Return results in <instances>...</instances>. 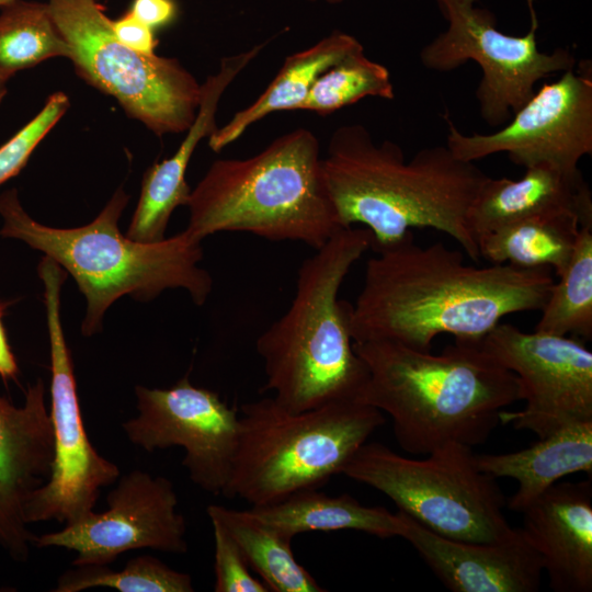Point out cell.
<instances>
[{
	"mask_svg": "<svg viewBox=\"0 0 592 592\" xmlns=\"http://www.w3.org/2000/svg\"><path fill=\"white\" fill-rule=\"evenodd\" d=\"M374 251L350 305L353 342L389 340L431 351L441 334L481 340L505 316L542 310L555 283L549 267L467 264L441 241L419 246L411 230Z\"/></svg>",
	"mask_w": 592,
	"mask_h": 592,
	"instance_id": "6da1fadb",
	"label": "cell"
},
{
	"mask_svg": "<svg viewBox=\"0 0 592 592\" xmlns=\"http://www.w3.org/2000/svg\"><path fill=\"white\" fill-rule=\"evenodd\" d=\"M322 171L341 227L368 229L373 250L412 228H433L480 260L468 212L488 175L446 145L423 148L407 160L398 144L375 143L361 124L341 125L330 136Z\"/></svg>",
	"mask_w": 592,
	"mask_h": 592,
	"instance_id": "7a4b0ae2",
	"label": "cell"
},
{
	"mask_svg": "<svg viewBox=\"0 0 592 592\" xmlns=\"http://www.w3.org/2000/svg\"><path fill=\"white\" fill-rule=\"evenodd\" d=\"M367 368L357 401L390 417L400 447L413 455L449 443L474 447L521 400L519 378L481 346L458 340L440 354L389 340L353 342Z\"/></svg>",
	"mask_w": 592,
	"mask_h": 592,
	"instance_id": "3957f363",
	"label": "cell"
},
{
	"mask_svg": "<svg viewBox=\"0 0 592 592\" xmlns=\"http://www.w3.org/2000/svg\"><path fill=\"white\" fill-rule=\"evenodd\" d=\"M372 242L364 227L337 231L301 262L289 307L257 339L264 390L283 408L300 412L357 400L367 368L353 348L351 304L339 299V291Z\"/></svg>",
	"mask_w": 592,
	"mask_h": 592,
	"instance_id": "277c9868",
	"label": "cell"
},
{
	"mask_svg": "<svg viewBox=\"0 0 592 592\" xmlns=\"http://www.w3.org/2000/svg\"><path fill=\"white\" fill-rule=\"evenodd\" d=\"M128 198L119 187L93 221L61 229L34 220L15 189L0 195V236L44 252L72 275L86 296L83 335L100 331L105 310L124 295L147 301L166 289L183 288L201 306L213 288L210 274L197 265L201 241L185 230L150 243L121 234L118 220Z\"/></svg>",
	"mask_w": 592,
	"mask_h": 592,
	"instance_id": "5b68a950",
	"label": "cell"
},
{
	"mask_svg": "<svg viewBox=\"0 0 592 592\" xmlns=\"http://www.w3.org/2000/svg\"><path fill=\"white\" fill-rule=\"evenodd\" d=\"M186 206L184 230L200 241L220 231H243L317 250L342 229L326 186L318 138L304 127L252 157L214 161Z\"/></svg>",
	"mask_w": 592,
	"mask_h": 592,
	"instance_id": "8992f818",
	"label": "cell"
},
{
	"mask_svg": "<svg viewBox=\"0 0 592 592\" xmlns=\"http://www.w3.org/2000/svg\"><path fill=\"white\" fill-rule=\"evenodd\" d=\"M239 436L223 496L250 506L319 489L385 423L384 413L357 400L293 412L273 397L240 408Z\"/></svg>",
	"mask_w": 592,
	"mask_h": 592,
	"instance_id": "52a82bcc",
	"label": "cell"
},
{
	"mask_svg": "<svg viewBox=\"0 0 592 592\" xmlns=\"http://www.w3.org/2000/svg\"><path fill=\"white\" fill-rule=\"evenodd\" d=\"M342 474L387 496L398 511L442 536L497 542L514 534L496 479L481 471L473 447L449 443L423 458L365 442Z\"/></svg>",
	"mask_w": 592,
	"mask_h": 592,
	"instance_id": "ba28073f",
	"label": "cell"
},
{
	"mask_svg": "<svg viewBox=\"0 0 592 592\" xmlns=\"http://www.w3.org/2000/svg\"><path fill=\"white\" fill-rule=\"evenodd\" d=\"M46 3L81 79L113 96L129 117L159 137L190 128L202 84L177 58L146 55L124 45L99 0Z\"/></svg>",
	"mask_w": 592,
	"mask_h": 592,
	"instance_id": "9c48e42d",
	"label": "cell"
},
{
	"mask_svg": "<svg viewBox=\"0 0 592 592\" xmlns=\"http://www.w3.org/2000/svg\"><path fill=\"white\" fill-rule=\"evenodd\" d=\"M434 1L447 27L421 49L420 61L435 71L477 62L481 79L475 95L481 118L492 127L503 126L534 94L538 81L576 65L568 49L539 50L534 0H527L532 25L522 36L498 30L493 13L477 7L479 0Z\"/></svg>",
	"mask_w": 592,
	"mask_h": 592,
	"instance_id": "30bf717a",
	"label": "cell"
},
{
	"mask_svg": "<svg viewBox=\"0 0 592 592\" xmlns=\"http://www.w3.org/2000/svg\"><path fill=\"white\" fill-rule=\"evenodd\" d=\"M38 275L44 283L50 344L54 460L47 482L29 498L24 516L27 524L57 521L68 525L93 511L101 489L116 482L121 470L98 453L84 429L72 358L60 320L59 295L66 271L45 255L38 264Z\"/></svg>",
	"mask_w": 592,
	"mask_h": 592,
	"instance_id": "8fae6325",
	"label": "cell"
},
{
	"mask_svg": "<svg viewBox=\"0 0 592 592\" xmlns=\"http://www.w3.org/2000/svg\"><path fill=\"white\" fill-rule=\"evenodd\" d=\"M543 84L513 116L491 134L465 135L449 121L446 146L475 162L504 152L524 168L549 163L578 168L592 153V67L589 60Z\"/></svg>",
	"mask_w": 592,
	"mask_h": 592,
	"instance_id": "7c38bea8",
	"label": "cell"
},
{
	"mask_svg": "<svg viewBox=\"0 0 592 592\" xmlns=\"http://www.w3.org/2000/svg\"><path fill=\"white\" fill-rule=\"evenodd\" d=\"M480 343L516 375L526 402L520 411L503 410L501 423L540 439L565 425L592 421V352L582 342L500 322Z\"/></svg>",
	"mask_w": 592,
	"mask_h": 592,
	"instance_id": "4fadbf2b",
	"label": "cell"
},
{
	"mask_svg": "<svg viewBox=\"0 0 592 592\" xmlns=\"http://www.w3.org/2000/svg\"><path fill=\"white\" fill-rule=\"evenodd\" d=\"M135 395L138 415L122 423L128 441L147 452L182 447L193 483L223 494L238 443V411L187 376L170 388L137 385Z\"/></svg>",
	"mask_w": 592,
	"mask_h": 592,
	"instance_id": "5bb4252c",
	"label": "cell"
},
{
	"mask_svg": "<svg viewBox=\"0 0 592 592\" xmlns=\"http://www.w3.org/2000/svg\"><path fill=\"white\" fill-rule=\"evenodd\" d=\"M106 504L102 513L91 511L60 531L36 536L35 545L76 551L72 566L110 565L133 549L187 551L185 519L177 511L178 496L168 478L132 470L119 476Z\"/></svg>",
	"mask_w": 592,
	"mask_h": 592,
	"instance_id": "9a60e30c",
	"label": "cell"
},
{
	"mask_svg": "<svg viewBox=\"0 0 592 592\" xmlns=\"http://www.w3.org/2000/svg\"><path fill=\"white\" fill-rule=\"evenodd\" d=\"M54 460V429L41 378L29 385L22 406L0 396V551L29 559L35 545L24 509L47 482Z\"/></svg>",
	"mask_w": 592,
	"mask_h": 592,
	"instance_id": "2e32d148",
	"label": "cell"
},
{
	"mask_svg": "<svg viewBox=\"0 0 592 592\" xmlns=\"http://www.w3.org/2000/svg\"><path fill=\"white\" fill-rule=\"evenodd\" d=\"M401 512V511H400ZM403 514L402 538L453 592H535L543 565L521 528L497 542L442 536Z\"/></svg>",
	"mask_w": 592,
	"mask_h": 592,
	"instance_id": "e0dca14e",
	"label": "cell"
},
{
	"mask_svg": "<svg viewBox=\"0 0 592 592\" xmlns=\"http://www.w3.org/2000/svg\"><path fill=\"white\" fill-rule=\"evenodd\" d=\"M521 528L556 592L592 590V485L560 482L523 512Z\"/></svg>",
	"mask_w": 592,
	"mask_h": 592,
	"instance_id": "ac0fdd59",
	"label": "cell"
},
{
	"mask_svg": "<svg viewBox=\"0 0 592 592\" xmlns=\"http://www.w3.org/2000/svg\"><path fill=\"white\" fill-rule=\"evenodd\" d=\"M266 42L236 55L223 57L219 70L202 83L197 114L174 153L149 167L143 178L141 192L126 236L139 242L163 240L173 210L186 206L191 189L185 173L200 141L218 127L216 113L221 95L235 78L260 54Z\"/></svg>",
	"mask_w": 592,
	"mask_h": 592,
	"instance_id": "d6986e66",
	"label": "cell"
},
{
	"mask_svg": "<svg viewBox=\"0 0 592 592\" xmlns=\"http://www.w3.org/2000/svg\"><path fill=\"white\" fill-rule=\"evenodd\" d=\"M570 210L592 227V194L578 168L538 163L522 178L493 179L481 184L468 212V226L478 243L482 236L519 219Z\"/></svg>",
	"mask_w": 592,
	"mask_h": 592,
	"instance_id": "ffe728a7",
	"label": "cell"
},
{
	"mask_svg": "<svg viewBox=\"0 0 592 592\" xmlns=\"http://www.w3.org/2000/svg\"><path fill=\"white\" fill-rule=\"evenodd\" d=\"M478 468L494 479L511 478L517 489L508 500L522 513L560 478L592 473V421L565 425L531 446L504 454H476Z\"/></svg>",
	"mask_w": 592,
	"mask_h": 592,
	"instance_id": "44dd1931",
	"label": "cell"
},
{
	"mask_svg": "<svg viewBox=\"0 0 592 592\" xmlns=\"http://www.w3.org/2000/svg\"><path fill=\"white\" fill-rule=\"evenodd\" d=\"M363 48L361 42L351 34L334 31L311 47L286 57L277 75L259 98L238 111L223 127H218L208 137V146L218 152L237 140L250 125L269 114L299 110L314 83L326 70Z\"/></svg>",
	"mask_w": 592,
	"mask_h": 592,
	"instance_id": "7402d4cb",
	"label": "cell"
},
{
	"mask_svg": "<svg viewBox=\"0 0 592 592\" xmlns=\"http://www.w3.org/2000/svg\"><path fill=\"white\" fill-rule=\"evenodd\" d=\"M249 514L284 535L312 531H358L380 538L401 537L405 526L400 511L363 505L348 493L330 497L318 489L303 490L284 500L246 509Z\"/></svg>",
	"mask_w": 592,
	"mask_h": 592,
	"instance_id": "603a6c76",
	"label": "cell"
},
{
	"mask_svg": "<svg viewBox=\"0 0 592 592\" xmlns=\"http://www.w3.org/2000/svg\"><path fill=\"white\" fill-rule=\"evenodd\" d=\"M584 226L570 210L549 212L506 224L478 239L480 259L491 264L549 267L560 276Z\"/></svg>",
	"mask_w": 592,
	"mask_h": 592,
	"instance_id": "cb8c5ba5",
	"label": "cell"
},
{
	"mask_svg": "<svg viewBox=\"0 0 592 592\" xmlns=\"http://www.w3.org/2000/svg\"><path fill=\"white\" fill-rule=\"evenodd\" d=\"M206 512L224 524L240 547L250 569L259 574L269 591H326L296 560L291 546L293 538L253 517L247 510L210 504Z\"/></svg>",
	"mask_w": 592,
	"mask_h": 592,
	"instance_id": "d4e9b609",
	"label": "cell"
},
{
	"mask_svg": "<svg viewBox=\"0 0 592 592\" xmlns=\"http://www.w3.org/2000/svg\"><path fill=\"white\" fill-rule=\"evenodd\" d=\"M70 48L46 2L14 0L0 8V73L11 78Z\"/></svg>",
	"mask_w": 592,
	"mask_h": 592,
	"instance_id": "484cf974",
	"label": "cell"
},
{
	"mask_svg": "<svg viewBox=\"0 0 592 592\" xmlns=\"http://www.w3.org/2000/svg\"><path fill=\"white\" fill-rule=\"evenodd\" d=\"M554 283L534 331L592 338V227H582L570 261Z\"/></svg>",
	"mask_w": 592,
	"mask_h": 592,
	"instance_id": "4316f807",
	"label": "cell"
},
{
	"mask_svg": "<svg viewBox=\"0 0 592 592\" xmlns=\"http://www.w3.org/2000/svg\"><path fill=\"white\" fill-rule=\"evenodd\" d=\"M366 96L392 100L395 91L387 67L369 59L363 48L326 70L299 110L329 115Z\"/></svg>",
	"mask_w": 592,
	"mask_h": 592,
	"instance_id": "83f0119b",
	"label": "cell"
},
{
	"mask_svg": "<svg viewBox=\"0 0 592 592\" xmlns=\"http://www.w3.org/2000/svg\"><path fill=\"white\" fill-rule=\"evenodd\" d=\"M109 566H73L59 576L52 591L79 592L91 588H111L121 592L194 591L189 573L177 571L150 555L132 558L121 571Z\"/></svg>",
	"mask_w": 592,
	"mask_h": 592,
	"instance_id": "f1b7e54d",
	"label": "cell"
},
{
	"mask_svg": "<svg viewBox=\"0 0 592 592\" xmlns=\"http://www.w3.org/2000/svg\"><path fill=\"white\" fill-rule=\"evenodd\" d=\"M64 92L50 94L42 110L0 147V185L19 174L34 149L69 109Z\"/></svg>",
	"mask_w": 592,
	"mask_h": 592,
	"instance_id": "f546056e",
	"label": "cell"
},
{
	"mask_svg": "<svg viewBox=\"0 0 592 592\" xmlns=\"http://www.w3.org/2000/svg\"><path fill=\"white\" fill-rule=\"evenodd\" d=\"M214 535L215 592H267L266 585L250 572V567L236 540L224 524L208 516Z\"/></svg>",
	"mask_w": 592,
	"mask_h": 592,
	"instance_id": "4dcf8cb0",
	"label": "cell"
},
{
	"mask_svg": "<svg viewBox=\"0 0 592 592\" xmlns=\"http://www.w3.org/2000/svg\"><path fill=\"white\" fill-rule=\"evenodd\" d=\"M114 35L129 48L146 55L156 54L158 39L155 30L146 25L129 11L116 20H111Z\"/></svg>",
	"mask_w": 592,
	"mask_h": 592,
	"instance_id": "1f68e13d",
	"label": "cell"
},
{
	"mask_svg": "<svg viewBox=\"0 0 592 592\" xmlns=\"http://www.w3.org/2000/svg\"><path fill=\"white\" fill-rule=\"evenodd\" d=\"M128 11L155 30L170 24L175 19L178 5L174 0H133Z\"/></svg>",
	"mask_w": 592,
	"mask_h": 592,
	"instance_id": "d6a6232c",
	"label": "cell"
},
{
	"mask_svg": "<svg viewBox=\"0 0 592 592\" xmlns=\"http://www.w3.org/2000/svg\"><path fill=\"white\" fill-rule=\"evenodd\" d=\"M4 309L5 305L0 303V377L4 383H8L9 380H16L19 366L2 322Z\"/></svg>",
	"mask_w": 592,
	"mask_h": 592,
	"instance_id": "836d02e7",
	"label": "cell"
},
{
	"mask_svg": "<svg viewBox=\"0 0 592 592\" xmlns=\"http://www.w3.org/2000/svg\"><path fill=\"white\" fill-rule=\"evenodd\" d=\"M8 81H9V78L0 73V103L7 93Z\"/></svg>",
	"mask_w": 592,
	"mask_h": 592,
	"instance_id": "e575fe53",
	"label": "cell"
},
{
	"mask_svg": "<svg viewBox=\"0 0 592 592\" xmlns=\"http://www.w3.org/2000/svg\"><path fill=\"white\" fill-rule=\"evenodd\" d=\"M12 1H14V0H0V8H2L3 5H5V4H8V3L12 2Z\"/></svg>",
	"mask_w": 592,
	"mask_h": 592,
	"instance_id": "d590c367",
	"label": "cell"
},
{
	"mask_svg": "<svg viewBox=\"0 0 592 592\" xmlns=\"http://www.w3.org/2000/svg\"><path fill=\"white\" fill-rule=\"evenodd\" d=\"M330 3H338V2H341L342 0H328Z\"/></svg>",
	"mask_w": 592,
	"mask_h": 592,
	"instance_id": "8d00e7d4",
	"label": "cell"
}]
</instances>
